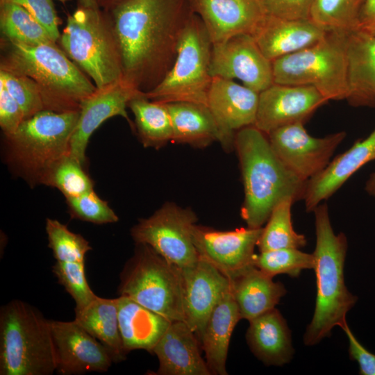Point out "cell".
<instances>
[{
	"label": "cell",
	"mask_w": 375,
	"mask_h": 375,
	"mask_svg": "<svg viewBox=\"0 0 375 375\" xmlns=\"http://www.w3.org/2000/svg\"><path fill=\"white\" fill-rule=\"evenodd\" d=\"M192 11L188 0H124L108 11L127 83L146 93L162 80Z\"/></svg>",
	"instance_id": "1"
},
{
	"label": "cell",
	"mask_w": 375,
	"mask_h": 375,
	"mask_svg": "<svg viewBox=\"0 0 375 375\" xmlns=\"http://www.w3.org/2000/svg\"><path fill=\"white\" fill-rule=\"evenodd\" d=\"M244 199L241 217L247 227L261 228L281 201L303 199L307 181L292 172L275 154L265 133L254 126L235 135Z\"/></svg>",
	"instance_id": "2"
},
{
	"label": "cell",
	"mask_w": 375,
	"mask_h": 375,
	"mask_svg": "<svg viewBox=\"0 0 375 375\" xmlns=\"http://www.w3.org/2000/svg\"><path fill=\"white\" fill-rule=\"evenodd\" d=\"M0 69L26 76L37 85L45 110H79L97 87L56 43L26 44L1 40Z\"/></svg>",
	"instance_id": "3"
},
{
	"label": "cell",
	"mask_w": 375,
	"mask_h": 375,
	"mask_svg": "<svg viewBox=\"0 0 375 375\" xmlns=\"http://www.w3.org/2000/svg\"><path fill=\"white\" fill-rule=\"evenodd\" d=\"M313 212L316 244L312 254L317 295L314 314L303 336L307 346L315 345L328 337L334 327L342 328L347 323V312L358 301L344 282L348 247L346 235L335 233L326 203L319 204Z\"/></svg>",
	"instance_id": "4"
},
{
	"label": "cell",
	"mask_w": 375,
	"mask_h": 375,
	"mask_svg": "<svg viewBox=\"0 0 375 375\" xmlns=\"http://www.w3.org/2000/svg\"><path fill=\"white\" fill-rule=\"evenodd\" d=\"M79 110H43L4 135L3 153L9 171L33 188L43 185L50 171L69 154L71 138Z\"/></svg>",
	"instance_id": "5"
},
{
	"label": "cell",
	"mask_w": 375,
	"mask_h": 375,
	"mask_svg": "<svg viewBox=\"0 0 375 375\" xmlns=\"http://www.w3.org/2000/svg\"><path fill=\"white\" fill-rule=\"evenodd\" d=\"M56 372L50 320L25 301L14 299L0 310V375Z\"/></svg>",
	"instance_id": "6"
},
{
	"label": "cell",
	"mask_w": 375,
	"mask_h": 375,
	"mask_svg": "<svg viewBox=\"0 0 375 375\" xmlns=\"http://www.w3.org/2000/svg\"><path fill=\"white\" fill-rule=\"evenodd\" d=\"M58 40L65 54L97 88L123 79L120 49L108 11L78 6L67 15Z\"/></svg>",
	"instance_id": "7"
},
{
	"label": "cell",
	"mask_w": 375,
	"mask_h": 375,
	"mask_svg": "<svg viewBox=\"0 0 375 375\" xmlns=\"http://www.w3.org/2000/svg\"><path fill=\"white\" fill-rule=\"evenodd\" d=\"M127 297L171 321H184L181 269L149 245L135 244L126 262L117 288Z\"/></svg>",
	"instance_id": "8"
},
{
	"label": "cell",
	"mask_w": 375,
	"mask_h": 375,
	"mask_svg": "<svg viewBox=\"0 0 375 375\" xmlns=\"http://www.w3.org/2000/svg\"><path fill=\"white\" fill-rule=\"evenodd\" d=\"M348 32L327 31L316 44L273 60L274 83L310 85L328 101L347 99Z\"/></svg>",
	"instance_id": "9"
},
{
	"label": "cell",
	"mask_w": 375,
	"mask_h": 375,
	"mask_svg": "<svg viewBox=\"0 0 375 375\" xmlns=\"http://www.w3.org/2000/svg\"><path fill=\"white\" fill-rule=\"evenodd\" d=\"M212 46L203 22L192 11L171 69L153 90L143 93L144 96L164 103L185 101L207 106L212 78L210 72Z\"/></svg>",
	"instance_id": "10"
},
{
	"label": "cell",
	"mask_w": 375,
	"mask_h": 375,
	"mask_svg": "<svg viewBox=\"0 0 375 375\" xmlns=\"http://www.w3.org/2000/svg\"><path fill=\"white\" fill-rule=\"evenodd\" d=\"M198 220L190 208L167 202L131 229L135 243L149 245L168 262L182 269L194 265L199 255L192 240Z\"/></svg>",
	"instance_id": "11"
},
{
	"label": "cell",
	"mask_w": 375,
	"mask_h": 375,
	"mask_svg": "<svg viewBox=\"0 0 375 375\" xmlns=\"http://www.w3.org/2000/svg\"><path fill=\"white\" fill-rule=\"evenodd\" d=\"M302 122L278 128L268 135L275 154L296 176L307 181L323 171L346 136L340 131L323 138L308 134Z\"/></svg>",
	"instance_id": "12"
},
{
	"label": "cell",
	"mask_w": 375,
	"mask_h": 375,
	"mask_svg": "<svg viewBox=\"0 0 375 375\" xmlns=\"http://www.w3.org/2000/svg\"><path fill=\"white\" fill-rule=\"evenodd\" d=\"M210 72L212 77L238 79L258 93L274 83L272 62L250 34L212 44Z\"/></svg>",
	"instance_id": "13"
},
{
	"label": "cell",
	"mask_w": 375,
	"mask_h": 375,
	"mask_svg": "<svg viewBox=\"0 0 375 375\" xmlns=\"http://www.w3.org/2000/svg\"><path fill=\"white\" fill-rule=\"evenodd\" d=\"M262 228L217 231L196 224L192 240L199 257L231 278L253 265L255 247Z\"/></svg>",
	"instance_id": "14"
},
{
	"label": "cell",
	"mask_w": 375,
	"mask_h": 375,
	"mask_svg": "<svg viewBox=\"0 0 375 375\" xmlns=\"http://www.w3.org/2000/svg\"><path fill=\"white\" fill-rule=\"evenodd\" d=\"M50 324L58 374L106 372L111 367L108 349L76 320H50Z\"/></svg>",
	"instance_id": "15"
},
{
	"label": "cell",
	"mask_w": 375,
	"mask_h": 375,
	"mask_svg": "<svg viewBox=\"0 0 375 375\" xmlns=\"http://www.w3.org/2000/svg\"><path fill=\"white\" fill-rule=\"evenodd\" d=\"M137 90L124 79L103 88H97L81 103L79 117L71 138L69 156L84 167L86 165V149L92 133L107 119L121 116L126 119L132 129L126 108L129 101L138 94Z\"/></svg>",
	"instance_id": "16"
},
{
	"label": "cell",
	"mask_w": 375,
	"mask_h": 375,
	"mask_svg": "<svg viewBox=\"0 0 375 375\" xmlns=\"http://www.w3.org/2000/svg\"><path fill=\"white\" fill-rule=\"evenodd\" d=\"M328 100L314 87L273 83L259 93L254 124L265 134L294 123H304Z\"/></svg>",
	"instance_id": "17"
},
{
	"label": "cell",
	"mask_w": 375,
	"mask_h": 375,
	"mask_svg": "<svg viewBox=\"0 0 375 375\" xmlns=\"http://www.w3.org/2000/svg\"><path fill=\"white\" fill-rule=\"evenodd\" d=\"M259 93L232 79L213 76L207 97V106L222 135L226 149H234L236 132L253 126Z\"/></svg>",
	"instance_id": "18"
},
{
	"label": "cell",
	"mask_w": 375,
	"mask_h": 375,
	"mask_svg": "<svg viewBox=\"0 0 375 375\" xmlns=\"http://www.w3.org/2000/svg\"><path fill=\"white\" fill-rule=\"evenodd\" d=\"M181 273L184 322L200 341L213 308L231 288V281L211 263L199 257L194 265L182 268Z\"/></svg>",
	"instance_id": "19"
},
{
	"label": "cell",
	"mask_w": 375,
	"mask_h": 375,
	"mask_svg": "<svg viewBox=\"0 0 375 375\" xmlns=\"http://www.w3.org/2000/svg\"><path fill=\"white\" fill-rule=\"evenodd\" d=\"M212 44L240 34L252 35L265 16L260 0H188Z\"/></svg>",
	"instance_id": "20"
},
{
	"label": "cell",
	"mask_w": 375,
	"mask_h": 375,
	"mask_svg": "<svg viewBox=\"0 0 375 375\" xmlns=\"http://www.w3.org/2000/svg\"><path fill=\"white\" fill-rule=\"evenodd\" d=\"M200 341L186 322L173 321L152 353L159 362L156 375H211L201 356Z\"/></svg>",
	"instance_id": "21"
},
{
	"label": "cell",
	"mask_w": 375,
	"mask_h": 375,
	"mask_svg": "<svg viewBox=\"0 0 375 375\" xmlns=\"http://www.w3.org/2000/svg\"><path fill=\"white\" fill-rule=\"evenodd\" d=\"M372 160H375V128L366 138L356 142L331 160L323 171L307 181L303 199L306 211L313 212L360 167Z\"/></svg>",
	"instance_id": "22"
},
{
	"label": "cell",
	"mask_w": 375,
	"mask_h": 375,
	"mask_svg": "<svg viewBox=\"0 0 375 375\" xmlns=\"http://www.w3.org/2000/svg\"><path fill=\"white\" fill-rule=\"evenodd\" d=\"M325 34L310 19H287L265 14L251 35L272 62L316 44Z\"/></svg>",
	"instance_id": "23"
},
{
	"label": "cell",
	"mask_w": 375,
	"mask_h": 375,
	"mask_svg": "<svg viewBox=\"0 0 375 375\" xmlns=\"http://www.w3.org/2000/svg\"><path fill=\"white\" fill-rule=\"evenodd\" d=\"M348 95L353 106H375V35L358 29L347 35Z\"/></svg>",
	"instance_id": "24"
},
{
	"label": "cell",
	"mask_w": 375,
	"mask_h": 375,
	"mask_svg": "<svg viewBox=\"0 0 375 375\" xmlns=\"http://www.w3.org/2000/svg\"><path fill=\"white\" fill-rule=\"evenodd\" d=\"M247 344L253 355L267 366H283L293 357L291 332L276 308L249 321Z\"/></svg>",
	"instance_id": "25"
},
{
	"label": "cell",
	"mask_w": 375,
	"mask_h": 375,
	"mask_svg": "<svg viewBox=\"0 0 375 375\" xmlns=\"http://www.w3.org/2000/svg\"><path fill=\"white\" fill-rule=\"evenodd\" d=\"M116 301L119 328L125 352L143 349L152 353L172 321L127 297L119 296Z\"/></svg>",
	"instance_id": "26"
},
{
	"label": "cell",
	"mask_w": 375,
	"mask_h": 375,
	"mask_svg": "<svg viewBox=\"0 0 375 375\" xmlns=\"http://www.w3.org/2000/svg\"><path fill=\"white\" fill-rule=\"evenodd\" d=\"M241 319L231 288L213 308L200 342L211 375H227L229 343L235 325Z\"/></svg>",
	"instance_id": "27"
},
{
	"label": "cell",
	"mask_w": 375,
	"mask_h": 375,
	"mask_svg": "<svg viewBox=\"0 0 375 375\" xmlns=\"http://www.w3.org/2000/svg\"><path fill=\"white\" fill-rule=\"evenodd\" d=\"M229 279L241 319L248 321L274 308L286 293L282 283L274 281L254 265Z\"/></svg>",
	"instance_id": "28"
},
{
	"label": "cell",
	"mask_w": 375,
	"mask_h": 375,
	"mask_svg": "<svg viewBox=\"0 0 375 375\" xmlns=\"http://www.w3.org/2000/svg\"><path fill=\"white\" fill-rule=\"evenodd\" d=\"M172 124V142L204 148L222 142L220 129L206 105L192 102L166 103Z\"/></svg>",
	"instance_id": "29"
},
{
	"label": "cell",
	"mask_w": 375,
	"mask_h": 375,
	"mask_svg": "<svg viewBox=\"0 0 375 375\" xmlns=\"http://www.w3.org/2000/svg\"><path fill=\"white\" fill-rule=\"evenodd\" d=\"M74 311V320L108 349L113 362L126 359L119 328L116 298L97 296L87 306Z\"/></svg>",
	"instance_id": "30"
},
{
	"label": "cell",
	"mask_w": 375,
	"mask_h": 375,
	"mask_svg": "<svg viewBox=\"0 0 375 375\" xmlns=\"http://www.w3.org/2000/svg\"><path fill=\"white\" fill-rule=\"evenodd\" d=\"M128 106L134 116V128L144 147L158 149L172 141V124L166 103L150 100L140 92Z\"/></svg>",
	"instance_id": "31"
},
{
	"label": "cell",
	"mask_w": 375,
	"mask_h": 375,
	"mask_svg": "<svg viewBox=\"0 0 375 375\" xmlns=\"http://www.w3.org/2000/svg\"><path fill=\"white\" fill-rule=\"evenodd\" d=\"M1 38L26 44L56 43L47 29L26 9L12 3H0Z\"/></svg>",
	"instance_id": "32"
},
{
	"label": "cell",
	"mask_w": 375,
	"mask_h": 375,
	"mask_svg": "<svg viewBox=\"0 0 375 375\" xmlns=\"http://www.w3.org/2000/svg\"><path fill=\"white\" fill-rule=\"evenodd\" d=\"M294 203L292 199H285L274 208L258 242L259 251L301 249L306 245V237L297 233L292 226L291 208Z\"/></svg>",
	"instance_id": "33"
},
{
	"label": "cell",
	"mask_w": 375,
	"mask_h": 375,
	"mask_svg": "<svg viewBox=\"0 0 375 375\" xmlns=\"http://www.w3.org/2000/svg\"><path fill=\"white\" fill-rule=\"evenodd\" d=\"M365 0H314L310 19L324 31L357 29Z\"/></svg>",
	"instance_id": "34"
},
{
	"label": "cell",
	"mask_w": 375,
	"mask_h": 375,
	"mask_svg": "<svg viewBox=\"0 0 375 375\" xmlns=\"http://www.w3.org/2000/svg\"><path fill=\"white\" fill-rule=\"evenodd\" d=\"M253 265L272 278L278 274L296 278L303 270L314 269L315 258L299 249H278L256 254Z\"/></svg>",
	"instance_id": "35"
},
{
	"label": "cell",
	"mask_w": 375,
	"mask_h": 375,
	"mask_svg": "<svg viewBox=\"0 0 375 375\" xmlns=\"http://www.w3.org/2000/svg\"><path fill=\"white\" fill-rule=\"evenodd\" d=\"M43 185L58 189L65 199L76 197L94 190L93 181L85 172L84 166L69 154L56 164Z\"/></svg>",
	"instance_id": "36"
},
{
	"label": "cell",
	"mask_w": 375,
	"mask_h": 375,
	"mask_svg": "<svg viewBox=\"0 0 375 375\" xmlns=\"http://www.w3.org/2000/svg\"><path fill=\"white\" fill-rule=\"evenodd\" d=\"M45 229L48 247L56 261L85 262L92 247L81 234L72 232L66 225L51 218L46 219Z\"/></svg>",
	"instance_id": "37"
},
{
	"label": "cell",
	"mask_w": 375,
	"mask_h": 375,
	"mask_svg": "<svg viewBox=\"0 0 375 375\" xmlns=\"http://www.w3.org/2000/svg\"><path fill=\"white\" fill-rule=\"evenodd\" d=\"M52 272L58 283L73 298L74 310L85 308L97 298L87 281L85 262L56 261L52 266Z\"/></svg>",
	"instance_id": "38"
},
{
	"label": "cell",
	"mask_w": 375,
	"mask_h": 375,
	"mask_svg": "<svg viewBox=\"0 0 375 375\" xmlns=\"http://www.w3.org/2000/svg\"><path fill=\"white\" fill-rule=\"evenodd\" d=\"M0 80L22 108L25 119L45 110L39 88L31 78L0 69Z\"/></svg>",
	"instance_id": "39"
},
{
	"label": "cell",
	"mask_w": 375,
	"mask_h": 375,
	"mask_svg": "<svg viewBox=\"0 0 375 375\" xmlns=\"http://www.w3.org/2000/svg\"><path fill=\"white\" fill-rule=\"evenodd\" d=\"M72 218L96 224L115 223L119 218L107 201L93 190L82 195L66 199Z\"/></svg>",
	"instance_id": "40"
},
{
	"label": "cell",
	"mask_w": 375,
	"mask_h": 375,
	"mask_svg": "<svg viewBox=\"0 0 375 375\" xmlns=\"http://www.w3.org/2000/svg\"><path fill=\"white\" fill-rule=\"evenodd\" d=\"M17 4L31 13L48 31L56 42L60 38L58 17L52 0H0V3Z\"/></svg>",
	"instance_id": "41"
},
{
	"label": "cell",
	"mask_w": 375,
	"mask_h": 375,
	"mask_svg": "<svg viewBox=\"0 0 375 375\" xmlns=\"http://www.w3.org/2000/svg\"><path fill=\"white\" fill-rule=\"evenodd\" d=\"M267 15L296 20L310 19L314 0H260Z\"/></svg>",
	"instance_id": "42"
},
{
	"label": "cell",
	"mask_w": 375,
	"mask_h": 375,
	"mask_svg": "<svg viewBox=\"0 0 375 375\" xmlns=\"http://www.w3.org/2000/svg\"><path fill=\"white\" fill-rule=\"evenodd\" d=\"M24 120L22 108L0 80V126L3 135L15 133Z\"/></svg>",
	"instance_id": "43"
},
{
	"label": "cell",
	"mask_w": 375,
	"mask_h": 375,
	"mask_svg": "<svg viewBox=\"0 0 375 375\" xmlns=\"http://www.w3.org/2000/svg\"><path fill=\"white\" fill-rule=\"evenodd\" d=\"M349 342V355L359 367L360 375H375V354L367 350L356 338L347 323L342 327Z\"/></svg>",
	"instance_id": "44"
},
{
	"label": "cell",
	"mask_w": 375,
	"mask_h": 375,
	"mask_svg": "<svg viewBox=\"0 0 375 375\" xmlns=\"http://www.w3.org/2000/svg\"><path fill=\"white\" fill-rule=\"evenodd\" d=\"M357 29L375 35V0H365L360 12Z\"/></svg>",
	"instance_id": "45"
},
{
	"label": "cell",
	"mask_w": 375,
	"mask_h": 375,
	"mask_svg": "<svg viewBox=\"0 0 375 375\" xmlns=\"http://www.w3.org/2000/svg\"><path fill=\"white\" fill-rule=\"evenodd\" d=\"M124 0H97L99 7L107 11H110Z\"/></svg>",
	"instance_id": "46"
},
{
	"label": "cell",
	"mask_w": 375,
	"mask_h": 375,
	"mask_svg": "<svg viewBox=\"0 0 375 375\" xmlns=\"http://www.w3.org/2000/svg\"><path fill=\"white\" fill-rule=\"evenodd\" d=\"M365 190L369 194L375 196V172L370 175L367 181Z\"/></svg>",
	"instance_id": "47"
},
{
	"label": "cell",
	"mask_w": 375,
	"mask_h": 375,
	"mask_svg": "<svg viewBox=\"0 0 375 375\" xmlns=\"http://www.w3.org/2000/svg\"><path fill=\"white\" fill-rule=\"evenodd\" d=\"M78 6L91 8H99L97 0H78Z\"/></svg>",
	"instance_id": "48"
},
{
	"label": "cell",
	"mask_w": 375,
	"mask_h": 375,
	"mask_svg": "<svg viewBox=\"0 0 375 375\" xmlns=\"http://www.w3.org/2000/svg\"><path fill=\"white\" fill-rule=\"evenodd\" d=\"M60 2H61L62 3H66L67 1H70L72 0H57Z\"/></svg>",
	"instance_id": "49"
}]
</instances>
